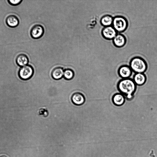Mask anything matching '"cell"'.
<instances>
[{"instance_id": "6da1fadb", "label": "cell", "mask_w": 157, "mask_h": 157, "mask_svg": "<svg viewBox=\"0 0 157 157\" xmlns=\"http://www.w3.org/2000/svg\"><path fill=\"white\" fill-rule=\"evenodd\" d=\"M136 86L132 79L128 78L120 80L117 83V87L120 93L130 100L133 98Z\"/></svg>"}, {"instance_id": "7a4b0ae2", "label": "cell", "mask_w": 157, "mask_h": 157, "mask_svg": "<svg viewBox=\"0 0 157 157\" xmlns=\"http://www.w3.org/2000/svg\"><path fill=\"white\" fill-rule=\"evenodd\" d=\"M129 66L132 71L135 73H144L147 68V65L145 60L139 56H136L131 59L130 62Z\"/></svg>"}, {"instance_id": "3957f363", "label": "cell", "mask_w": 157, "mask_h": 157, "mask_svg": "<svg viewBox=\"0 0 157 157\" xmlns=\"http://www.w3.org/2000/svg\"><path fill=\"white\" fill-rule=\"evenodd\" d=\"M117 33H122L124 31L128 26L127 19L121 16H117L113 18L112 25Z\"/></svg>"}, {"instance_id": "277c9868", "label": "cell", "mask_w": 157, "mask_h": 157, "mask_svg": "<svg viewBox=\"0 0 157 157\" xmlns=\"http://www.w3.org/2000/svg\"><path fill=\"white\" fill-rule=\"evenodd\" d=\"M34 73L33 67L29 65H27L21 67L18 72L19 77L23 80H27L30 78Z\"/></svg>"}, {"instance_id": "5b68a950", "label": "cell", "mask_w": 157, "mask_h": 157, "mask_svg": "<svg viewBox=\"0 0 157 157\" xmlns=\"http://www.w3.org/2000/svg\"><path fill=\"white\" fill-rule=\"evenodd\" d=\"M117 33L112 26L105 27L101 31L102 36L104 38L108 40H113Z\"/></svg>"}, {"instance_id": "8992f818", "label": "cell", "mask_w": 157, "mask_h": 157, "mask_svg": "<svg viewBox=\"0 0 157 157\" xmlns=\"http://www.w3.org/2000/svg\"><path fill=\"white\" fill-rule=\"evenodd\" d=\"M44 33L43 27L40 25L36 24L31 28L30 31V35L33 38L38 39L43 36Z\"/></svg>"}, {"instance_id": "52a82bcc", "label": "cell", "mask_w": 157, "mask_h": 157, "mask_svg": "<svg viewBox=\"0 0 157 157\" xmlns=\"http://www.w3.org/2000/svg\"><path fill=\"white\" fill-rule=\"evenodd\" d=\"M132 71L129 66L123 65L118 69V74L122 79L129 78L132 74Z\"/></svg>"}, {"instance_id": "ba28073f", "label": "cell", "mask_w": 157, "mask_h": 157, "mask_svg": "<svg viewBox=\"0 0 157 157\" xmlns=\"http://www.w3.org/2000/svg\"><path fill=\"white\" fill-rule=\"evenodd\" d=\"M113 42L114 45L118 48L123 47L126 43L125 37L121 34L117 33L113 39Z\"/></svg>"}, {"instance_id": "9c48e42d", "label": "cell", "mask_w": 157, "mask_h": 157, "mask_svg": "<svg viewBox=\"0 0 157 157\" xmlns=\"http://www.w3.org/2000/svg\"><path fill=\"white\" fill-rule=\"evenodd\" d=\"M72 102L75 105H79L83 104L85 101V98L81 93L76 92L74 93L71 96Z\"/></svg>"}, {"instance_id": "30bf717a", "label": "cell", "mask_w": 157, "mask_h": 157, "mask_svg": "<svg viewBox=\"0 0 157 157\" xmlns=\"http://www.w3.org/2000/svg\"><path fill=\"white\" fill-rule=\"evenodd\" d=\"M6 22L9 27L15 28L18 25L19 21L18 18L16 16L10 15L6 17Z\"/></svg>"}, {"instance_id": "8fae6325", "label": "cell", "mask_w": 157, "mask_h": 157, "mask_svg": "<svg viewBox=\"0 0 157 157\" xmlns=\"http://www.w3.org/2000/svg\"><path fill=\"white\" fill-rule=\"evenodd\" d=\"M125 98L121 93L115 94L112 97V101L113 104L117 106H121L123 105L125 101Z\"/></svg>"}, {"instance_id": "7c38bea8", "label": "cell", "mask_w": 157, "mask_h": 157, "mask_svg": "<svg viewBox=\"0 0 157 157\" xmlns=\"http://www.w3.org/2000/svg\"><path fill=\"white\" fill-rule=\"evenodd\" d=\"M136 86H141L146 82L147 78L144 73H135L132 79Z\"/></svg>"}, {"instance_id": "4fadbf2b", "label": "cell", "mask_w": 157, "mask_h": 157, "mask_svg": "<svg viewBox=\"0 0 157 157\" xmlns=\"http://www.w3.org/2000/svg\"><path fill=\"white\" fill-rule=\"evenodd\" d=\"M29 61V58L28 56L24 54H19L16 59V63L18 66L21 67L27 65Z\"/></svg>"}, {"instance_id": "5bb4252c", "label": "cell", "mask_w": 157, "mask_h": 157, "mask_svg": "<svg viewBox=\"0 0 157 157\" xmlns=\"http://www.w3.org/2000/svg\"><path fill=\"white\" fill-rule=\"evenodd\" d=\"M64 70L61 67H57L54 68L51 73L52 77L53 78L58 80L61 78L63 75Z\"/></svg>"}, {"instance_id": "9a60e30c", "label": "cell", "mask_w": 157, "mask_h": 157, "mask_svg": "<svg viewBox=\"0 0 157 157\" xmlns=\"http://www.w3.org/2000/svg\"><path fill=\"white\" fill-rule=\"evenodd\" d=\"M113 17L109 15H105L101 17L100 23L103 26L107 27L112 26L113 21Z\"/></svg>"}, {"instance_id": "2e32d148", "label": "cell", "mask_w": 157, "mask_h": 157, "mask_svg": "<svg viewBox=\"0 0 157 157\" xmlns=\"http://www.w3.org/2000/svg\"><path fill=\"white\" fill-rule=\"evenodd\" d=\"M74 75L73 71L70 69H67L64 71L63 77L67 80L72 79L73 78Z\"/></svg>"}, {"instance_id": "e0dca14e", "label": "cell", "mask_w": 157, "mask_h": 157, "mask_svg": "<svg viewBox=\"0 0 157 157\" xmlns=\"http://www.w3.org/2000/svg\"><path fill=\"white\" fill-rule=\"evenodd\" d=\"M8 3L11 5L16 6L22 2V0H8Z\"/></svg>"}, {"instance_id": "ac0fdd59", "label": "cell", "mask_w": 157, "mask_h": 157, "mask_svg": "<svg viewBox=\"0 0 157 157\" xmlns=\"http://www.w3.org/2000/svg\"><path fill=\"white\" fill-rule=\"evenodd\" d=\"M0 157H6L4 155H2V156H0Z\"/></svg>"}]
</instances>
